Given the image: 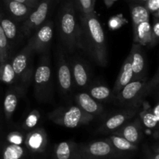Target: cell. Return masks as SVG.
Wrapping results in <instances>:
<instances>
[{
  "label": "cell",
  "instance_id": "obj_1",
  "mask_svg": "<svg viewBox=\"0 0 159 159\" xmlns=\"http://www.w3.org/2000/svg\"><path fill=\"white\" fill-rule=\"evenodd\" d=\"M79 47L96 65L106 67L108 51L105 33L95 12L79 17Z\"/></svg>",
  "mask_w": 159,
  "mask_h": 159
},
{
  "label": "cell",
  "instance_id": "obj_2",
  "mask_svg": "<svg viewBox=\"0 0 159 159\" xmlns=\"http://www.w3.org/2000/svg\"><path fill=\"white\" fill-rule=\"evenodd\" d=\"M57 29L62 43L68 52L79 49V23L73 0H66L59 10Z\"/></svg>",
  "mask_w": 159,
  "mask_h": 159
},
{
  "label": "cell",
  "instance_id": "obj_3",
  "mask_svg": "<svg viewBox=\"0 0 159 159\" xmlns=\"http://www.w3.org/2000/svg\"><path fill=\"white\" fill-rule=\"evenodd\" d=\"M158 72L155 73L152 80L148 78L132 80L115 96L119 105L124 108H140V106L149 94L158 89Z\"/></svg>",
  "mask_w": 159,
  "mask_h": 159
},
{
  "label": "cell",
  "instance_id": "obj_4",
  "mask_svg": "<svg viewBox=\"0 0 159 159\" xmlns=\"http://www.w3.org/2000/svg\"><path fill=\"white\" fill-rule=\"evenodd\" d=\"M34 93L39 102H50L54 96V84L51 62L48 56L40 59L38 66L34 74Z\"/></svg>",
  "mask_w": 159,
  "mask_h": 159
},
{
  "label": "cell",
  "instance_id": "obj_5",
  "mask_svg": "<svg viewBox=\"0 0 159 159\" xmlns=\"http://www.w3.org/2000/svg\"><path fill=\"white\" fill-rule=\"evenodd\" d=\"M48 118L54 124L68 128H75L89 124L94 116L85 113L78 106L59 107L48 113Z\"/></svg>",
  "mask_w": 159,
  "mask_h": 159
},
{
  "label": "cell",
  "instance_id": "obj_6",
  "mask_svg": "<svg viewBox=\"0 0 159 159\" xmlns=\"http://www.w3.org/2000/svg\"><path fill=\"white\" fill-rule=\"evenodd\" d=\"M82 159H130L115 150L107 139L79 144Z\"/></svg>",
  "mask_w": 159,
  "mask_h": 159
},
{
  "label": "cell",
  "instance_id": "obj_7",
  "mask_svg": "<svg viewBox=\"0 0 159 159\" xmlns=\"http://www.w3.org/2000/svg\"><path fill=\"white\" fill-rule=\"evenodd\" d=\"M33 55L34 53L25 46L20 52L11 59V64L18 81L26 86L30 83L34 76Z\"/></svg>",
  "mask_w": 159,
  "mask_h": 159
},
{
  "label": "cell",
  "instance_id": "obj_8",
  "mask_svg": "<svg viewBox=\"0 0 159 159\" xmlns=\"http://www.w3.org/2000/svg\"><path fill=\"white\" fill-rule=\"evenodd\" d=\"M139 108H124L120 111L115 112L105 118L98 128L97 132L103 134H112L124 125L127 121L130 120L138 113Z\"/></svg>",
  "mask_w": 159,
  "mask_h": 159
},
{
  "label": "cell",
  "instance_id": "obj_9",
  "mask_svg": "<svg viewBox=\"0 0 159 159\" xmlns=\"http://www.w3.org/2000/svg\"><path fill=\"white\" fill-rule=\"evenodd\" d=\"M54 30L51 21L43 23L35 30L34 35L30 38L26 45L34 54H42L45 52L53 38Z\"/></svg>",
  "mask_w": 159,
  "mask_h": 159
},
{
  "label": "cell",
  "instance_id": "obj_10",
  "mask_svg": "<svg viewBox=\"0 0 159 159\" xmlns=\"http://www.w3.org/2000/svg\"><path fill=\"white\" fill-rule=\"evenodd\" d=\"M54 0H40L30 15L24 20L22 31L25 35L28 36L41 26L48 17L53 2Z\"/></svg>",
  "mask_w": 159,
  "mask_h": 159
},
{
  "label": "cell",
  "instance_id": "obj_11",
  "mask_svg": "<svg viewBox=\"0 0 159 159\" xmlns=\"http://www.w3.org/2000/svg\"><path fill=\"white\" fill-rule=\"evenodd\" d=\"M48 144V134L42 127H35L29 130L25 135L24 145L28 152L33 156H41L44 155Z\"/></svg>",
  "mask_w": 159,
  "mask_h": 159
},
{
  "label": "cell",
  "instance_id": "obj_12",
  "mask_svg": "<svg viewBox=\"0 0 159 159\" xmlns=\"http://www.w3.org/2000/svg\"><path fill=\"white\" fill-rule=\"evenodd\" d=\"M26 88L27 86L22 83L17 85L12 84V86L9 87L6 91L3 100L2 109L4 116L8 123L12 120L20 100L26 94Z\"/></svg>",
  "mask_w": 159,
  "mask_h": 159
},
{
  "label": "cell",
  "instance_id": "obj_13",
  "mask_svg": "<svg viewBox=\"0 0 159 159\" xmlns=\"http://www.w3.org/2000/svg\"><path fill=\"white\" fill-rule=\"evenodd\" d=\"M57 71L59 89L63 94H68L73 86L71 67L69 61L60 50L57 54Z\"/></svg>",
  "mask_w": 159,
  "mask_h": 159
},
{
  "label": "cell",
  "instance_id": "obj_14",
  "mask_svg": "<svg viewBox=\"0 0 159 159\" xmlns=\"http://www.w3.org/2000/svg\"><path fill=\"white\" fill-rule=\"evenodd\" d=\"M73 85L79 89H87L91 82V72L85 61L75 57L69 61Z\"/></svg>",
  "mask_w": 159,
  "mask_h": 159
},
{
  "label": "cell",
  "instance_id": "obj_15",
  "mask_svg": "<svg viewBox=\"0 0 159 159\" xmlns=\"http://www.w3.org/2000/svg\"><path fill=\"white\" fill-rule=\"evenodd\" d=\"M131 68L133 71V80L147 78V56L142 48V45L134 43L130 52Z\"/></svg>",
  "mask_w": 159,
  "mask_h": 159
},
{
  "label": "cell",
  "instance_id": "obj_16",
  "mask_svg": "<svg viewBox=\"0 0 159 159\" xmlns=\"http://www.w3.org/2000/svg\"><path fill=\"white\" fill-rule=\"evenodd\" d=\"M111 134L117 135L130 141L132 144L138 145L144 137L143 125L141 120L140 118H136L132 121H127Z\"/></svg>",
  "mask_w": 159,
  "mask_h": 159
},
{
  "label": "cell",
  "instance_id": "obj_17",
  "mask_svg": "<svg viewBox=\"0 0 159 159\" xmlns=\"http://www.w3.org/2000/svg\"><path fill=\"white\" fill-rule=\"evenodd\" d=\"M51 159H82L79 144L73 141L58 143L54 146Z\"/></svg>",
  "mask_w": 159,
  "mask_h": 159
},
{
  "label": "cell",
  "instance_id": "obj_18",
  "mask_svg": "<svg viewBox=\"0 0 159 159\" xmlns=\"http://www.w3.org/2000/svg\"><path fill=\"white\" fill-rule=\"evenodd\" d=\"M75 99L78 107L89 114L95 116L103 113V107L100 102L95 100L88 93H78Z\"/></svg>",
  "mask_w": 159,
  "mask_h": 159
},
{
  "label": "cell",
  "instance_id": "obj_19",
  "mask_svg": "<svg viewBox=\"0 0 159 159\" xmlns=\"http://www.w3.org/2000/svg\"><path fill=\"white\" fill-rule=\"evenodd\" d=\"M106 139L113 146L115 150L129 158H131L132 157L134 156L138 151V145L132 144L130 141L117 135L111 134Z\"/></svg>",
  "mask_w": 159,
  "mask_h": 159
},
{
  "label": "cell",
  "instance_id": "obj_20",
  "mask_svg": "<svg viewBox=\"0 0 159 159\" xmlns=\"http://www.w3.org/2000/svg\"><path fill=\"white\" fill-rule=\"evenodd\" d=\"M132 80H133V71H132L131 68L130 56V54H128L121 66L117 79H116L113 90H112L113 96H116L125 85H127Z\"/></svg>",
  "mask_w": 159,
  "mask_h": 159
},
{
  "label": "cell",
  "instance_id": "obj_21",
  "mask_svg": "<svg viewBox=\"0 0 159 159\" xmlns=\"http://www.w3.org/2000/svg\"><path fill=\"white\" fill-rule=\"evenodd\" d=\"M8 11L16 21L26 20L34 9L14 0H3Z\"/></svg>",
  "mask_w": 159,
  "mask_h": 159
},
{
  "label": "cell",
  "instance_id": "obj_22",
  "mask_svg": "<svg viewBox=\"0 0 159 159\" xmlns=\"http://www.w3.org/2000/svg\"><path fill=\"white\" fill-rule=\"evenodd\" d=\"M29 153L24 144H16L5 142L2 145L0 158L1 159H26Z\"/></svg>",
  "mask_w": 159,
  "mask_h": 159
},
{
  "label": "cell",
  "instance_id": "obj_23",
  "mask_svg": "<svg viewBox=\"0 0 159 159\" xmlns=\"http://www.w3.org/2000/svg\"><path fill=\"white\" fill-rule=\"evenodd\" d=\"M0 26L9 43L10 41L15 43L16 40L20 37V33L15 20L13 19L6 17L2 13L0 12Z\"/></svg>",
  "mask_w": 159,
  "mask_h": 159
},
{
  "label": "cell",
  "instance_id": "obj_24",
  "mask_svg": "<svg viewBox=\"0 0 159 159\" xmlns=\"http://www.w3.org/2000/svg\"><path fill=\"white\" fill-rule=\"evenodd\" d=\"M88 93L97 102H107L114 97L110 87L103 84L89 85L87 88Z\"/></svg>",
  "mask_w": 159,
  "mask_h": 159
},
{
  "label": "cell",
  "instance_id": "obj_25",
  "mask_svg": "<svg viewBox=\"0 0 159 159\" xmlns=\"http://www.w3.org/2000/svg\"><path fill=\"white\" fill-rule=\"evenodd\" d=\"M151 26L150 21L144 22L138 25L134 32V41L144 46H150L151 43Z\"/></svg>",
  "mask_w": 159,
  "mask_h": 159
},
{
  "label": "cell",
  "instance_id": "obj_26",
  "mask_svg": "<svg viewBox=\"0 0 159 159\" xmlns=\"http://www.w3.org/2000/svg\"><path fill=\"white\" fill-rule=\"evenodd\" d=\"M159 106L156 104L152 108L143 111L140 114V120L144 127L148 129H155L158 126L159 120Z\"/></svg>",
  "mask_w": 159,
  "mask_h": 159
},
{
  "label": "cell",
  "instance_id": "obj_27",
  "mask_svg": "<svg viewBox=\"0 0 159 159\" xmlns=\"http://www.w3.org/2000/svg\"><path fill=\"white\" fill-rule=\"evenodd\" d=\"M130 12H131L133 30L144 22L150 21V13L147 10L144 5L131 3L130 4Z\"/></svg>",
  "mask_w": 159,
  "mask_h": 159
},
{
  "label": "cell",
  "instance_id": "obj_28",
  "mask_svg": "<svg viewBox=\"0 0 159 159\" xmlns=\"http://www.w3.org/2000/svg\"><path fill=\"white\" fill-rule=\"evenodd\" d=\"M11 59L10 57L9 60L0 64V81L8 85H12L18 82L17 76L11 64Z\"/></svg>",
  "mask_w": 159,
  "mask_h": 159
},
{
  "label": "cell",
  "instance_id": "obj_29",
  "mask_svg": "<svg viewBox=\"0 0 159 159\" xmlns=\"http://www.w3.org/2000/svg\"><path fill=\"white\" fill-rule=\"evenodd\" d=\"M10 43L6 38L0 26V64L9 60L11 57Z\"/></svg>",
  "mask_w": 159,
  "mask_h": 159
},
{
  "label": "cell",
  "instance_id": "obj_30",
  "mask_svg": "<svg viewBox=\"0 0 159 159\" xmlns=\"http://www.w3.org/2000/svg\"><path fill=\"white\" fill-rule=\"evenodd\" d=\"M40 117L41 116L40 111L37 110H33L32 111L30 112L29 114L23 120L22 124V128L24 130H30L35 128L40 121Z\"/></svg>",
  "mask_w": 159,
  "mask_h": 159
},
{
  "label": "cell",
  "instance_id": "obj_31",
  "mask_svg": "<svg viewBox=\"0 0 159 159\" xmlns=\"http://www.w3.org/2000/svg\"><path fill=\"white\" fill-rule=\"evenodd\" d=\"M76 12L81 15H86L94 12L95 4L93 0H73Z\"/></svg>",
  "mask_w": 159,
  "mask_h": 159
},
{
  "label": "cell",
  "instance_id": "obj_32",
  "mask_svg": "<svg viewBox=\"0 0 159 159\" xmlns=\"http://www.w3.org/2000/svg\"><path fill=\"white\" fill-rule=\"evenodd\" d=\"M25 134L22 133L21 131L16 130V131H12L7 135L6 138V142L12 143V144H24Z\"/></svg>",
  "mask_w": 159,
  "mask_h": 159
},
{
  "label": "cell",
  "instance_id": "obj_33",
  "mask_svg": "<svg viewBox=\"0 0 159 159\" xmlns=\"http://www.w3.org/2000/svg\"><path fill=\"white\" fill-rule=\"evenodd\" d=\"M159 40V20L158 16H155L153 25L151 27V43L150 47H153L158 43Z\"/></svg>",
  "mask_w": 159,
  "mask_h": 159
},
{
  "label": "cell",
  "instance_id": "obj_34",
  "mask_svg": "<svg viewBox=\"0 0 159 159\" xmlns=\"http://www.w3.org/2000/svg\"><path fill=\"white\" fill-rule=\"evenodd\" d=\"M144 152L145 159H159V148L158 144L152 148L145 145L144 148Z\"/></svg>",
  "mask_w": 159,
  "mask_h": 159
},
{
  "label": "cell",
  "instance_id": "obj_35",
  "mask_svg": "<svg viewBox=\"0 0 159 159\" xmlns=\"http://www.w3.org/2000/svg\"><path fill=\"white\" fill-rule=\"evenodd\" d=\"M144 6L150 14H153L154 16L159 14V0H148Z\"/></svg>",
  "mask_w": 159,
  "mask_h": 159
},
{
  "label": "cell",
  "instance_id": "obj_36",
  "mask_svg": "<svg viewBox=\"0 0 159 159\" xmlns=\"http://www.w3.org/2000/svg\"><path fill=\"white\" fill-rule=\"evenodd\" d=\"M14 1L23 3V4L26 5V6H30V7L33 8V9H35L40 0H14Z\"/></svg>",
  "mask_w": 159,
  "mask_h": 159
},
{
  "label": "cell",
  "instance_id": "obj_37",
  "mask_svg": "<svg viewBox=\"0 0 159 159\" xmlns=\"http://www.w3.org/2000/svg\"><path fill=\"white\" fill-rule=\"evenodd\" d=\"M132 3H137V4L144 5L148 0H130Z\"/></svg>",
  "mask_w": 159,
  "mask_h": 159
},
{
  "label": "cell",
  "instance_id": "obj_38",
  "mask_svg": "<svg viewBox=\"0 0 159 159\" xmlns=\"http://www.w3.org/2000/svg\"><path fill=\"white\" fill-rule=\"evenodd\" d=\"M116 1V0H104V2H105V4L107 5L108 7H110V6H111L113 4V2Z\"/></svg>",
  "mask_w": 159,
  "mask_h": 159
},
{
  "label": "cell",
  "instance_id": "obj_39",
  "mask_svg": "<svg viewBox=\"0 0 159 159\" xmlns=\"http://www.w3.org/2000/svg\"><path fill=\"white\" fill-rule=\"evenodd\" d=\"M0 133H1V121H0Z\"/></svg>",
  "mask_w": 159,
  "mask_h": 159
},
{
  "label": "cell",
  "instance_id": "obj_40",
  "mask_svg": "<svg viewBox=\"0 0 159 159\" xmlns=\"http://www.w3.org/2000/svg\"><path fill=\"white\" fill-rule=\"evenodd\" d=\"M93 2L94 3V4H96V0H93Z\"/></svg>",
  "mask_w": 159,
  "mask_h": 159
}]
</instances>
